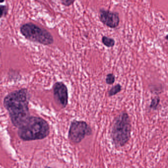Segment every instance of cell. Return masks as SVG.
<instances>
[{"label":"cell","instance_id":"cell-10","mask_svg":"<svg viewBox=\"0 0 168 168\" xmlns=\"http://www.w3.org/2000/svg\"><path fill=\"white\" fill-rule=\"evenodd\" d=\"M160 102V98L159 97H155L153 98L150 104V108L154 110L157 109Z\"/></svg>","mask_w":168,"mask_h":168},{"label":"cell","instance_id":"cell-15","mask_svg":"<svg viewBox=\"0 0 168 168\" xmlns=\"http://www.w3.org/2000/svg\"><path fill=\"white\" fill-rule=\"evenodd\" d=\"M166 40H167V39H168V35H166Z\"/></svg>","mask_w":168,"mask_h":168},{"label":"cell","instance_id":"cell-9","mask_svg":"<svg viewBox=\"0 0 168 168\" xmlns=\"http://www.w3.org/2000/svg\"><path fill=\"white\" fill-rule=\"evenodd\" d=\"M122 90V86L119 84H117V85L113 86L108 92V95L109 97H111L114 95H116V94L120 93Z\"/></svg>","mask_w":168,"mask_h":168},{"label":"cell","instance_id":"cell-8","mask_svg":"<svg viewBox=\"0 0 168 168\" xmlns=\"http://www.w3.org/2000/svg\"><path fill=\"white\" fill-rule=\"evenodd\" d=\"M102 42L103 44L107 47H113L115 43V39L107 36H103L102 37Z\"/></svg>","mask_w":168,"mask_h":168},{"label":"cell","instance_id":"cell-16","mask_svg":"<svg viewBox=\"0 0 168 168\" xmlns=\"http://www.w3.org/2000/svg\"><path fill=\"white\" fill-rule=\"evenodd\" d=\"M46 168H51V167H46Z\"/></svg>","mask_w":168,"mask_h":168},{"label":"cell","instance_id":"cell-13","mask_svg":"<svg viewBox=\"0 0 168 168\" xmlns=\"http://www.w3.org/2000/svg\"><path fill=\"white\" fill-rule=\"evenodd\" d=\"M8 12V8L5 5H0V18L6 15Z\"/></svg>","mask_w":168,"mask_h":168},{"label":"cell","instance_id":"cell-7","mask_svg":"<svg viewBox=\"0 0 168 168\" xmlns=\"http://www.w3.org/2000/svg\"><path fill=\"white\" fill-rule=\"evenodd\" d=\"M99 19L104 25L111 29L117 28L120 22L118 13L104 9L100 10Z\"/></svg>","mask_w":168,"mask_h":168},{"label":"cell","instance_id":"cell-6","mask_svg":"<svg viewBox=\"0 0 168 168\" xmlns=\"http://www.w3.org/2000/svg\"><path fill=\"white\" fill-rule=\"evenodd\" d=\"M54 98L61 108H65L68 104L69 94L68 88L62 82H58L53 86Z\"/></svg>","mask_w":168,"mask_h":168},{"label":"cell","instance_id":"cell-1","mask_svg":"<svg viewBox=\"0 0 168 168\" xmlns=\"http://www.w3.org/2000/svg\"><path fill=\"white\" fill-rule=\"evenodd\" d=\"M29 102V93L24 88L12 91L4 98V107L16 127L19 128L30 117Z\"/></svg>","mask_w":168,"mask_h":168},{"label":"cell","instance_id":"cell-2","mask_svg":"<svg viewBox=\"0 0 168 168\" xmlns=\"http://www.w3.org/2000/svg\"><path fill=\"white\" fill-rule=\"evenodd\" d=\"M18 129L19 137L24 141L43 139L50 133V125L47 121L35 116H30Z\"/></svg>","mask_w":168,"mask_h":168},{"label":"cell","instance_id":"cell-12","mask_svg":"<svg viewBox=\"0 0 168 168\" xmlns=\"http://www.w3.org/2000/svg\"><path fill=\"white\" fill-rule=\"evenodd\" d=\"M60 1L63 5L65 7H70L72 5H73L76 0H60Z\"/></svg>","mask_w":168,"mask_h":168},{"label":"cell","instance_id":"cell-4","mask_svg":"<svg viewBox=\"0 0 168 168\" xmlns=\"http://www.w3.org/2000/svg\"><path fill=\"white\" fill-rule=\"evenodd\" d=\"M20 31L22 35L30 41L44 45H51L54 42L53 38L48 31L32 23L22 25Z\"/></svg>","mask_w":168,"mask_h":168},{"label":"cell","instance_id":"cell-3","mask_svg":"<svg viewBox=\"0 0 168 168\" xmlns=\"http://www.w3.org/2000/svg\"><path fill=\"white\" fill-rule=\"evenodd\" d=\"M132 125L129 115L122 112L113 120L111 138L116 147H122L130 140L131 135Z\"/></svg>","mask_w":168,"mask_h":168},{"label":"cell","instance_id":"cell-11","mask_svg":"<svg viewBox=\"0 0 168 168\" xmlns=\"http://www.w3.org/2000/svg\"><path fill=\"white\" fill-rule=\"evenodd\" d=\"M115 81V75L112 73H109L106 76V83L108 85H113Z\"/></svg>","mask_w":168,"mask_h":168},{"label":"cell","instance_id":"cell-14","mask_svg":"<svg viewBox=\"0 0 168 168\" xmlns=\"http://www.w3.org/2000/svg\"><path fill=\"white\" fill-rule=\"evenodd\" d=\"M5 0H0V3H4Z\"/></svg>","mask_w":168,"mask_h":168},{"label":"cell","instance_id":"cell-5","mask_svg":"<svg viewBox=\"0 0 168 168\" xmlns=\"http://www.w3.org/2000/svg\"><path fill=\"white\" fill-rule=\"evenodd\" d=\"M92 134V129L87 123L84 120H74L70 123L68 138L70 142L77 144Z\"/></svg>","mask_w":168,"mask_h":168}]
</instances>
